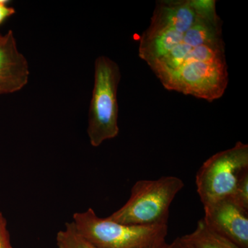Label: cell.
Here are the masks:
<instances>
[{
  "label": "cell",
  "mask_w": 248,
  "mask_h": 248,
  "mask_svg": "<svg viewBox=\"0 0 248 248\" xmlns=\"http://www.w3.org/2000/svg\"><path fill=\"white\" fill-rule=\"evenodd\" d=\"M222 25L216 7L210 8L193 25L177 31L171 48L148 66L161 82L193 67L226 61Z\"/></svg>",
  "instance_id": "1"
},
{
  "label": "cell",
  "mask_w": 248,
  "mask_h": 248,
  "mask_svg": "<svg viewBox=\"0 0 248 248\" xmlns=\"http://www.w3.org/2000/svg\"><path fill=\"white\" fill-rule=\"evenodd\" d=\"M184 186L182 179L174 176L138 181L128 202L107 218L129 226L168 225L170 207Z\"/></svg>",
  "instance_id": "2"
},
{
  "label": "cell",
  "mask_w": 248,
  "mask_h": 248,
  "mask_svg": "<svg viewBox=\"0 0 248 248\" xmlns=\"http://www.w3.org/2000/svg\"><path fill=\"white\" fill-rule=\"evenodd\" d=\"M83 237L99 248H150L166 242L169 226H138L100 218L92 208L73 215Z\"/></svg>",
  "instance_id": "3"
},
{
  "label": "cell",
  "mask_w": 248,
  "mask_h": 248,
  "mask_svg": "<svg viewBox=\"0 0 248 248\" xmlns=\"http://www.w3.org/2000/svg\"><path fill=\"white\" fill-rule=\"evenodd\" d=\"M120 79V67L115 62L105 56L97 58L87 129L93 147L100 146L120 133L117 89Z\"/></svg>",
  "instance_id": "4"
},
{
  "label": "cell",
  "mask_w": 248,
  "mask_h": 248,
  "mask_svg": "<svg viewBox=\"0 0 248 248\" xmlns=\"http://www.w3.org/2000/svg\"><path fill=\"white\" fill-rule=\"evenodd\" d=\"M248 171V145L232 148L207 159L196 174L197 191L203 205L231 197L240 178Z\"/></svg>",
  "instance_id": "5"
},
{
  "label": "cell",
  "mask_w": 248,
  "mask_h": 248,
  "mask_svg": "<svg viewBox=\"0 0 248 248\" xmlns=\"http://www.w3.org/2000/svg\"><path fill=\"white\" fill-rule=\"evenodd\" d=\"M205 225L241 248H248V211L230 198L203 205Z\"/></svg>",
  "instance_id": "6"
},
{
  "label": "cell",
  "mask_w": 248,
  "mask_h": 248,
  "mask_svg": "<svg viewBox=\"0 0 248 248\" xmlns=\"http://www.w3.org/2000/svg\"><path fill=\"white\" fill-rule=\"evenodd\" d=\"M29 63L17 48L14 32L0 36V94L22 90L29 81Z\"/></svg>",
  "instance_id": "7"
},
{
  "label": "cell",
  "mask_w": 248,
  "mask_h": 248,
  "mask_svg": "<svg viewBox=\"0 0 248 248\" xmlns=\"http://www.w3.org/2000/svg\"><path fill=\"white\" fill-rule=\"evenodd\" d=\"M179 238L189 248H241L209 229L203 218L197 223L195 231Z\"/></svg>",
  "instance_id": "8"
},
{
  "label": "cell",
  "mask_w": 248,
  "mask_h": 248,
  "mask_svg": "<svg viewBox=\"0 0 248 248\" xmlns=\"http://www.w3.org/2000/svg\"><path fill=\"white\" fill-rule=\"evenodd\" d=\"M58 248H99L91 244L76 231L73 222L66 223L65 229L57 234Z\"/></svg>",
  "instance_id": "9"
},
{
  "label": "cell",
  "mask_w": 248,
  "mask_h": 248,
  "mask_svg": "<svg viewBox=\"0 0 248 248\" xmlns=\"http://www.w3.org/2000/svg\"><path fill=\"white\" fill-rule=\"evenodd\" d=\"M228 198L248 211V171L240 178L234 193Z\"/></svg>",
  "instance_id": "10"
},
{
  "label": "cell",
  "mask_w": 248,
  "mask_h": 248,
  "mask_svg": "<svg viewBox=\"0 0 248 248\" xmlns=\"http://www.w3.org/2000/svg\"><path fill=\"white\" fill-rule=\"evenodd\" d=\"M0 248H13L10 242L7 221L0 212Z\"/></svg>",
  "instance_id": "11"
},
{
  "label": "cell",
  "mask_w": 248,
  "mask_h": 248,
  "mask_svg": "<svg viewBox=\"0 0 248 248\" xmlns=\"http://www.w3.org/2000/svg\"><path fill=\"white\" fill-rule=\"evenodd\" d=\"M8 2L6 0H0V25L16 13L14 8L7 6Z\"/></svg>",
  "instance_id": "12"
},
{
  "label": "cell",
  "mask_w": 248,
  "mask_h": 248,
  "mask_svg": "<svg viewBox=\"0 0 248 248\" xmlns=\"http://www.w3.org/2000/svg\"><path fill=\"white\" fill-rule=\"evenodd\" d=\"M170 248H189L184 242L180 239V238H177L170 244Z\"/></svg>",
  "instance_id": "13"
},
{
  "label": "cell",
  "mask_w": 248,
  "mask_h": 248,
  "mask_svg": "<svg viewBox=\"0 0 248 248\" xmlns=\"http://www.w3.org/2000/svg\"><path fill=\"white\" fill-rule=\"evenodd\" d=\"M150 248H170V244H168L167 243L165 242L164 244L159 245V246H155Z\"/></svg>",
  "instance_id": "14"
},
{
  "label": "cell",
  "mask_w": 248,
  "mask_h": 248,
  "mask_svg": "<svg viewBox=\"0 0 248 248\" xmlns=\"http://www.w3.org/2000/svg\"><path fill=\"white\" fill-rule=\"evenodd\" d=\"M0 36H1V35H0Z\"/></svg>",
  "instance_id": "15"
}]
</instances>
